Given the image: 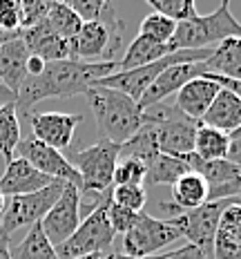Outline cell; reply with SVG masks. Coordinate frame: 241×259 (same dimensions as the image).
Wrapping results in <instances>:
<instances>
[{"label": "cell", "instance_id": "9c48e42d", "mask_svg": "<svg viewBox=\"0 0 241 259\" xmlns=\"http://www.w3.org/2000/svg\"><path fill=\"white\" fill-rule=\"evenodd\" d=\"M181 237V230L176 228L172 219H157L148 212L138 214L136 226L127 235H123V250L125 255L146 259L152 255H159L163 248L174 244Z\"/></svg>", "mask_w": 241, "mask_h": 259}, {"label": "cell", "instance_id": "ba28073f", "mask_svg": "<svg viewBox=\"0 0 241 259\" xmlns=\"http://www.w3.org/2000/svg\"><path fill=\"white\" fill-rule=\"evenodd\" d=\"M63 190H65V181H56L38 192L5 199V210L0 214V230H3V235L12 237V233H16L18 228H25V226L31 228L34 224L42 221V217L58 201Z\"/></svg>", "mask_w": 241, "mask_h": 259}, {"label": "cell", "instance_id": "ab89813d", "mask_svg": "<svg viewBox=\"0 0 241 259\" xmlns=\"http://www.w3.org/2000/svg\"><path fill=\"white\" fill-rule=\"evenodd\" d=\"M201 76H206V78H210V80H214L217 85H221V88H226V90H230L234 96H239L241 99V80H228V78H223V76H217V74H210V72H203Z\"/></svg>", "mask_w": 241, "mask_h": 259}, {"label": "cell", "instance_id": "8d00e7d4", "mask_svg": "<svg viewBox=\"0 0 241 259\" xmlns=\"http://www.w3.org/2000/svg\"><path fill=\"white\" fill-rule=\"evenodd\" d=\"M67 5L83 23H94V20L101 18L107 0H69Z\"/></svg>", "mask_w": 241, "mask_h": 259}, {"label": "cell", "instance_id": "d4e9b609", "mask_svg": "<svg viewBox=\"0 0 241 259\" xmlns=\"http://www.w3.org/2000/svg\"><path fill=\"white\" fill-rule=\"evenodd\" d=\"M190 170V165L185 163L179 156H170V154H157V159L148 165V177L146 183L148 186H174L181 177H185Z\"/></svg>", "mask_w": 241, "mask_h": 259}, {"label": "cell", "instance_id": "7bdbcfd3", "mask_svg": "<svg viewBox=\"0 0 241 259\" xmlns=\"http://www.w3.org/2000/svg\"><path fill=\"white\" fill-rule=\"evenodd\" d=\"M9 237L0 233V259H12V252H9Z\"/></svg>", "mask_w": 241, "mask_h": 259}, {"label": "cell", "instance_id": "4316f807", "mask_svg": "<svg viewBox=\"0 0 241 259\" xmlns=\"http://www.w3.org/2000/svg\"><path fill=\"white\" fill-rule=\"evenodd\" d=\"M230 137L221 130H214L208 125L197 127L195 137V154L203 161H223L228 156Z\"/></svg>", "mask_w": 241, "mask_h": 259}, {"label": "cell", "instance_id": "3957f363", "mask_svg": "<svg viewBox=\"0 0 241 259\" xmlns=\"http://www.w3.org/2000/svg\"><path fill=\"white\" fill-rule=\"evenodd\" d=\"M228 38H241V23L232 16L230 3L223 0L212 14L199 16L176 25L170 50H210Z\"/></svg>", "mask_w": 241, "mask_h": 259}, {"label": "cell", "instance_id": "f546056e", "mask_svg": "<svg viewBox=\"0 0 241 259\" xmlns=\"http://www.w3.org/2000/svg\"><path fill=\"white\" fill-rule=\"evenodd\" d=\"M45 25L50 27L56 36H61V38L74 40L76 34L80 31V27H83V20L69 9L67 3H54L50 14H47V18H45Z\"/></svg>", "mask_w": 241, "mask_h": 259}, {"label": "cell", "instance_id": "ac0fdd59", "mask_svg": "<svg viewBox=\"0 0 241 259\" xmlns=\"http://www.w3.org/2000/svg\"><path fill=\"white\" fill-rule=\"evenodd\" d=\"M221 85H217L214 80L199 76L190 83H185L183 88L174 94V107H179L181 112L192 118V121H201L203 114L208 112V107L212 105L214 96L219 94Z\"/></svg>", "mask_w": 241, "mask_h": 259}, {"label": "cell", "instance_id": "5b68a950", "mask_svg": "<svg viewBox=\"0 0 241 259\" xmlns=\"http://www.w3.org/2000/svg\"><path fill=\"white\" fill-rule=\"evenodd\" d=\"M214 47L210 50H174L172 54L163 56L157 63H150L146 67H136V69H127V72H114L110 76L96 80L92 88H110L116 90L121 94L130 96L132 101H141V96L146 94V90L157 80V76L163 69H168L170 65H179V63H206L210 58Z\"/></svg>", "mask_w": 241, "mask_h": 259}, {"label": "cell", "instance_id": "ee69618b", "mask_svg": "<svg viewBox=\"0 0 241 259\" xmlns=\"http://www.w3.org/2000/svg\"><path fill=\"white\" fill-rule=\"evenodd\" d=\"M7 103H16V94L9 92L5 85H0V105H7Z\"/></svg>", "mask_w": 241, "mask_h": 259}, {"label": "cell", "instance_id": "4fadbf2b", "mask_svg": "<svg viewBox=\"0 0 241 259\" xmlns=\"http://www.w3.org/2000/svg\"><path fill=\"white\" fill-rule=\"evenodd\" d=\"M83 114H69V112H38L29 114L31 137L36 141L50 145L54 150H67L74 141V132L83 123Z\"/></svg>", "mask_w": 241, "mask_h": 259}, {"label": "cell", "instance_id": "7a4b0ae2", "mask_svg": "<svg viewBox=\"0 0 241 259\" xmlns=\"http://www.w3.org/2000/svg\"><path fill=\"white\" fill-rule=\"evenodd\" d=\"M85 99L96 118L99 137L105 141L123 145L146 125V110L116 90L89 88Z\"/></svg>", "mask_w": 241, "mask_h": 259}, {"label": "cell", "instance_id": "6da1fadb", "mask_svg": "<svg viewBox=\"0 0 241 259\" xmlns=\"http://www.w3.org/2000/svg\"><path fill=\"white\" fill-rule=\"evenodd\" d=\"M119 72V61H56L47 63L38 76H27L16 92V110L29 114L31 107L45 99H65L85 94L96 80Z\"/></svg>", "mask_w": 241, "mask_h": 259}, {"label": "cell", "instance_id": "5bb4252c", "mask_svg": "<svg viewBox=\"0 0 241 259\" xmlns=\"http://www.w3.org/2000/svg\"><path fill=\"white\" fill-rule=\"evenodd\" d=\"M121 42H123V36L107 29L99 20H94V23H83L76 38L72 40L74 61L94 63V58H99V56L112 58L116 54V50L121 47Z\"/></svg>", "mask_w": 241, "mask_h": 259}, {"label": "cell", "instance_id": "e0dca14e", "mask_svg": "<svg viewBox=\"0 0 241 259\" xmlns=\"http://www.w3.org/2000/svg\"><path fill=\"white\" fill-rule=\"evenodd\" d=\"M20 38L25 40L29 54L40 56L45 63L74 61L72 40H65V38H61V36H56L50 27L45 25V20L29 27V29H23L20 31Z\"/></svg>", "mask_w": 241, "mask_h": 259}, {"label": "cell", "instance_id": "d6a6232c", "mask_svg": "<svg viewBox=\"0 0 241 259\" xmlns=\"http://www.w3.org/2000/svg\"><path fill=\"white\" fill-rule=\"evenodd\" d=\"M110 199L121 208L143 212V206L148 203V190L146 186H114L110 190Z\"/></svg>", "mask_w": 241, "mask_h": 259}, {"label": "cell", "instance_id": "83f0119b", "mask_svg": "<svg viewBox=\"0 0 241 259\" xmlns=\"http://www.w3.org/2000/svg\"><path fill=\"white\" fill-rule=\"evenodd\" d=\"M159 154V145H157V134H154L152 125H143L136 134L125 141L119 150V159H136L141 163L150 165Z\"/></svg>", "mask_w": 241, "mask_h": 259}, {"label": "cell", "instance_id": "8992f818", "mask_svg": "<svg viewBox=\"0 0 241 259\" xmlns=\"http://www.w3.org/2000/svg\"><path fill=\"white\" fill-rule=\"evenodd\" d=\"M146 123L152 125L157 134V145L161 154L183 156L195 152V137L199 121L187 118L179 107L157 103L146 110Z\"/></svg>", "mask_w": 241, "mask_h": 259}, {"label": "cell", "instance_id": "f6af8a7d", "mask_svg": "<svg viewBox=\"0 0 241 259\" xmlns=\"http://www.w3.org/2000/svg\"><path fill=\"white\" fill-rule=\"evenodd\" d=\"M99 259H136V257H130L121 250H110V252H105V255H101ZM146 259H150V257H146Z\"/></svg>", "mask_w": 241, "mask_h": 259}, {"label": "cell", "instance_id": "2e32d148", "mask_svg": "<svg viewBox=\"0 0 241 259\" xmlns=\"http://www.w3.org/2000/svg\"><path fill=\"white\" fill-rule=\"evenodd\" d=\"M56 183L54 179H50L47 175H42L34 168L31 163H27L20 156H14L7 165H5V172L0 177V192H3L5 199L9 197H20V194H31L38 192L42 188Z\"/></svg>", "mask_w": 241, "mask_h": 259}, {"label": "cell", "instance_id": "4dcf8cb0", "mask_svg": "<svg viewBox=\"0 0 241 259\" xmlns=\"http://www.w3.org/2000/svg\"><path fill=\"white\" fill-rule=\"evenodd\" d=\"M176 31V23L165 16H161L157 12L148 14L146 18L141 20V27H138V36H146V38L161 42V45H170Z\"/></svg>", "mask_w": 241, "mask_h": 259}, {"label": "cell", "instance_id": "cb8c5ba5", "mask_svg": "<svg viewBox=\"0 0 241 259\" xmlns=\"http://www.w3.org/2000/svg\"><path fill=\"white\" fill-rule=\"evenodd\" d=\"M172 54L170 45H161V42H154L146 38V36H136L130 47L125 50L123 58L119 61V72H127V69H136V67H146L150 63H157L163 56Z\"/></svg>", "mask_w": 241, "mask_h": 259}, {"label": "cell", "instance_id": "f35d334b", "mask_svg": "<svg viewBox=\"0 0 241 259\" xmlns=\"http://www.w3.org/2000/svg\"><path fill=\"white\" fill-rule=\"evenodd\" d=\"M150 259H208V255H203L197 246L187 244L179 250H170V252H159V255H152Z\"/></svg>", "mask_w": 241, "mask_h": 259}, {"label": "cell", "instance_id": "52a82bcc", "mask_svg": "<svg viewBox=\"0 0 241 259\" xmlns=\"http://www.w3.org/2000/svg\"><path fill=\"white\" fill-rule=\"evenodd\" d=\"M121 145L99 139L94 145L72 152L67 161L80 177V192L85 194H103L112 190L114 183V170L119 163Z\"/></svg>", "mask_w": 241, "mask_h": 259}, {"label": "cell", "instance_id": "d590c367", "mask_svg": "<svg viewBox=\"0 0 241 259\" xmlns=\"http://www.w3.org/2000/svg\"><path fill=\"white\" fill-rule=\"evenodd\" d=\"M52 5L54 3H50V0H25V3H20V31L42 23L50 14Z\"/></svg>", "mask_w": 241, "mask_h": 259}, {"label": "cell", "instance_id": "277c9868", "mask_svg": "<svg viewBox=\"0 0 241 259\" xmlns=\"http://www.w3.org/2000/svg\"><path fill=\"white\" fill-rule=\"evenodd\" d=\"M107 201H110V190L99 197V203L92 212H87L76 228V233L56 246L58 259H78L89 255H105V252L114 250V230H112L110 221H107Z\"/></svg>", "mask_w": 241, "mask_h": 259}, {"label": "cell", "instance_id": "60d3db41", "mask_svg": "<svg viewBox=\"0 0 241 259\" xmlns=\"http://www.w3.org/2000/svg\"><path fill=\"white\" fill-rule=\"evenodd\" d=\"M228 163H232L234 168H241V139H230V148H228Z\"/></svg>", "mask_w": 241, "mask_h": 259}, {"label": "cell", "instance_id": "d6986e66", "mask_svg": "<svg viewBox=\"0 0 241 259\" xmlns=\"http://www.w3.org/2000/svg\"><path fill=\"white\" fill-rule=\"evenodd\" d=\"M212 259H241V206L230 203L223 210L212 244Z\"/></svg>", "mask_w": 241, "mask_h": 259}, {"label": "cell", "instance_id": "681fc988", "mask_svg": "<svg viewBox=\"0 0 241 259\" xmlns=\"http://www.w3.org/2000/svg\"><path fill=\"white\" fill-rule=\"evenodd\" d=\"M230 203H237V206H241V197H237V199H228Z\"/></svg>", "mask_w": 241, "mask_h": 259}, {"label": "cell", "instance_id": "e575fe53", "mask_svg": "<svg viewBox=\"0 0 241 259\" xmlns=\"http://www.w3.org/2000/svg\"><path fill=\"white\" fill-rule=\"evenodd\" d=\"M105 212H107V221H110L114 235H127L134 228V226H136L138 214H141V212H132V210H127V208L116 206L112 199L107 201Z\"/></svg>", "mask_w": 241, "mask_h": 259}, {"label": "cell", "instance_id": "f1b7e54d", "mask_svg": "<svg viewBox=\"0 0 241 259\" xmlns=\"http://www.w3.org/2000/svg\"><path fill=\"white\" fill-rule=\"evenodd\" d=\"M20 118L16 103L0 105V154L5 156V161H12L16 156V148L20 143Z\"/></svg>", "mask_w": 241, "mask_h": 259}, {"label": "cell", "instance_id": "603a6c76", "mask_svg": "<svg viewBox=\"0 0 241 259\" xmlns=\"http://www.w3.org/2000/svg\"><path fill=\"white\" fill-rule=\"evenodd\" d=\"M206 72L228 80H241V38H228L212 50L210 58L203 63Z\"/></svg>", "mask_w": 241, "mask_h": 259}, {"label": "cell", "instance_id": "c3c4849f", "mask_svg": "<svg viewBox=\"0 0 241 259\" xmlns=\"http://www.w3.org/2000/svg\"><path fill=\"white\" fill-rule=\"evenodd\" d=\"M230 139H241V127H239L234 134H230Z\"/></svg>", "mask_w": 241, "mask_h": 259}, {"label": "cell", "instance_id": "7c38bea8", "mask_svg": "<svg viewBox=\"0 0 241 259\" xmlns=\"http://www.w3.org/2000/svg\"><path fill=\"white\" fill-rule=\"evenodd\" d=\"M16 154H18L20 159H25L27 163H31L38 172L47 175L50 179L72 183V186H76L80 190L78 172L74 170V165L67 161V156L63 152H58V150L36 141L34 137H27V139H20L18 148H16Z\"/></svg>", "mask_w": 241, "mask_h": 259}, {"label": "cell", "instance_id": "8fae6325", "mask_svg": "<svg viewBox=\"0 0 241 259\" xmlns=\"http://www.w3.org/2000/svg\"><path fill=\"white\" fill-rule=\"evenodd\" d=\"M80 203H83V192L76 186H72V183H65V190L58 197V201L42 217L40 228L54 248L61 246L63 241H67L69 237L76 233V228L83 221Z\"/></svg>", "mask_w": 241, "mask_h": 259}, {"label": "cell", "instance_id": "f907efd6", "mask_svg": "<svg viewBox=\"0 0 241 259\" xmlns=\"http://www.w3.org/2000/svg\"><path fill=\"white\" fill-rule=\"evenodd\" d=\"M101 255H89V257H78V259H99Z\"/></svg>", "mask_w": 241, "mask_h": 259}, {"label": "cell", "instance_id": "836d02e7", "mask_svg": "<svg viewBox=\"0 0 241 259\" xmlns=\"http://www.w3.org/2000/svg\"><path fill=\"white\" fill-rule=\"evenodd\" d=\"M148 165L136 159H119L114 170V186H146Z\"/></svg>", "mask_w": 241, "mask_h": 259}, {"label": "cell", "instance_id": "30bf717a", "mask_svg": "<svg viewBox=\"0 0 241 259\" xmlns=\"http://www.w3.org/2000/svg\"><path fill=\"white\" fill-rule=\"evenodd\" d=\"M228 208V201H208L203 206L181 212L176 217H170L181 230V237H185L187 244L197 246L208 259H212V244L217 235V226L223 210Z\"/></svg>", "mask_w": 241, "mask_h": 259}, {"label": "cell", "instance_id": "1f68e13d", "mask_svg": "<svg viewBox=\"0 0 241 259\" xmlns=\"http://www.w3.org/2000/svg\"><path fill=\"white\" fill-rule=\"evenodd\" d=\"M150 7L157 14L174 20L176 25L197 16V5L192 0H150Z\"/></svg>", "mask_w": 241, "mask_h": 259}, {"label": "cell", "instance_id": "9a60e30c", "mask_svg": "<svg viewBox=\"0 0 241 259\" xmlns=\"http://www.w3.org/2000/svg\"><path fill=\"white\" fill-rule=\"evenodd\" d=\"M203 72H206L203 63H179V65H170V67L163 69V72L157 76V80H154V83L146 90V94L141 96L138 105H141L143 110H148V107H152V105H157V103H163L168 96L176 94V92L183 88L185 83L199 78Z\"/></svg>", "mask_w": 241, "mask_h": 259}, {"label": "cell", "instance_id": "484cf974", "mask_svg": "<svg viewBox=\"0 0 241 259\" xmlns=\"http://www.w3.org/2000/svg\"><path fill=\"white\" fill-rule=\"evenodd\" d=\"M9 252H12V259H58L56 248L50 244V239L42 233L40 221L31 226L25 239L9 248Z\"/></svg>", "mask_w": 241, "mask_h": 259}, {"label": "cell", "instance_id": "7402d4cb", "mask_svg": "<svg viewBox=\"0 0 241 259\" xmlns=\"http://www.w3.org/2000/svg\"><path fill=\"white\" fill-rule=\"evenodd\" d=\"M208 203V183L197 172H187L172 186V203H161L172 217Z\"/></svg>", "mask_w": 241, "mask_h": 259}, {"label": "cell", "instance_id": "b9f144b4", "mask_svg": "<svg viewBox=\"0 0 241 259\" xmlns=\"http://www.w3.org/2000/svg\"><path fill=\"white\" fill-rule=\"evenodd\" d=\"M45 67H47V63L40 56L29 54V58H27V76H38V74L45 72Z\"/></svg>", "mask_w": 241, "mask_h": 259}, {"label": "cell", "instance_id": "ffe728a7", "mask_svg": "<svg viewBox=\"0 0 241 259\" xmlns=\"http://www.w3.org/2000/svg\"><path fill=\"white\" fill-rule=\"evenodd\" d=\"M27 58L29 50L20 36L0 45V85H5L14 94L27 78Z\"/></svg>", "mask_w": 241, "mask_h": 259}, {"label": "cell", "instance_id": "bcb514c9", "mask_svg": "<svg viewBox=\"0 0 241 259\" xmlns=\"http://www.w3.org/2000/svg\"><path fill=\"white\" fill-rule=\"evenodd\" d=\"M20 36V31L18 34H9V31H5L3 27H0V45H3V42H7V40H12V38H18Z\"/></svg>", "mask_w": 241, "mask_h": 259}, {"label": "cell", "instance_id": "74e56055", "mask_svg": "<svg viewBox=\"0 0 241 259\" xmlns=\"http://www.w3.org/2000/svg\"><path fill=\"white\" fill-rule=\"evenodd\" d=\"M0 27L9 34L20 31V3L18 0H0Z\"/></svg>", "mask_w": 241, "mask_h": 259}, {"label": "cell", "instance_id": "44dd1931", "mask_svg": "<svg viewBox=\"0 0 241 259\" xmlns=\"http://www.w3.org/2000/svg\"><path fill=\"white\" fill-rule=\"evenodd\" d=\"M199 123L214 130H221L228 137L234 134L241 127V99L234 96L230 90L221 88Z\"/></svg>", "mask_w": 241, "mask_h": 259}, {"label": "cell", "instance_id": "7dc6e473", "mask_svg": "<svg viewBox=\"0 0 241 259\" xmlns=\"http://www.w3.org/2000/svg\"><path fill=\"white\" fill-rule=\"evenodd\" d=\"M3 210H5V197H3V192H0V214H3Z\"/></svg>", "mask_w": 241, "mask_h": 259}]
</instances>
